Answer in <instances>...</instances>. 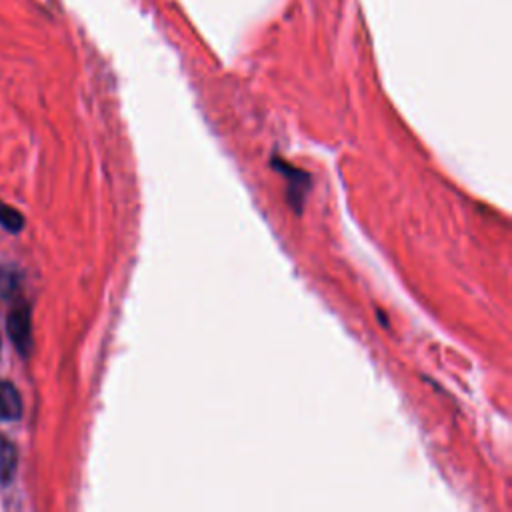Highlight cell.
<instances>
[{
    "label": "cell",
    "mask_w": 512,
    "mask_h": 512,
    "mask_svg": "<svg viewBox=\"0 0 512 512\" xmlns=\"http://www.w3.org/2000/svg\"><path fill=\"white\" fill-rule=\"evenodd\" d=\"M270 168H274L276 172L282 174V178L288 182V188H286V200L288 204L292 206V210L296 214L302 212V206H304V200H306V194H308V188H310V176L308 172H304L302 168L290 164L288 160H282L278 156H272L270 158Z\"/></svg>",
    "instance_id": "obj_1"
},
{
    "label": "cell",
    "mask_w": 512,
    "mask_h": 512,
    "mask_svg": "<svg viewBox=\"0 0 512 512\" xmlns=\"http://www.w3.org/2000/svg\"><path fill=\"white\" fill-rule=\"evenodd\" d=\"M6 330L18 354L28 356L32 350V322L30 308L26 306V302H18L12 306L6 318Z\"/></svg>",
    "instance_id": "obj_2"
},
{
    "label": "cell",
    "mask_w": 512,
    "mask_h": 512,
    "mask_svg": "<svg viewBox=\"0 0 512 512\" xmlns=\"http://www.w3.org/2000/svg\"><path fill=\"white\" fill-rule=\"evenodd\" d=\"M20 416H22V398L18 388L8 380H0V422L18 420Z\"/></svg>",
    "instance_id": "obj_3"
},
{
    "label": "cell",
    "mask_w": 512,
    "mask_h": 512,
    "mask_svg": "<svg viewBox=\"0 0 512 512\" xmlns=\"http://www.w3.org/2000/svg\"><path fill=\"white\" fill-rule=\"evenodd\" d=\"M18 468V452L16 446L0 434V484H8Z\"/></svg>",
    "instance_id": "obj_4"
},
{
    "label": "cell",
    "mask_w": 512,
    "mask_h": 512,
    "mask_svg": "<svg viewBox=\"0 0 512 512\" xmlns=\"http://www.w3.org/2000/svg\"><path fill=\"white\" fill-rule=\"evenodd\" d=\"M0 226L8 232H20L24 228V216L2 200H0Z\"/></svg>",
    "instance_id": "obj_5"
},
{
    "label": "cell",
    "mask_w": 512,
    "mask_h": 512,
    "mask_svg": "<svg viewBox=\"0 0 512 512\" xmlns=\"http://www.w3.org/2000/svg\"><path fill=\"white\" fill-rule=\"evenodd\" d=\"M18 288V274L12 270H0V296L8 298Z\"/></svg>",
    "instance_id": "obj_6"
},
{
    "label": "cell",
    "mask_w": 512,
    "mask_h": 512,
    "mask_svg": "<svg viewBox=\"0 0 512 512\" xmlns=\"http://www.w3.org/2000/svg\"><path fill=\"white\" fill-rule=\"evenodd\" d=\"M0 346H2V342H0Z\"/></svg>",
    "instance_id": "obj_7"
}]
</instances>
